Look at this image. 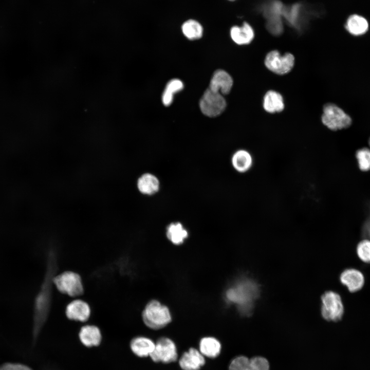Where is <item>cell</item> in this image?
<instances>
[{
    "mask_svg": "<svg viewBox=\"0 0 370 370\" xmlns=\"http://www.w3.org/2000/svg\"><path fill=\"white\" fill-rule=\"evenodd\" d=\"M58 270L56 251L50 249L46 258V270L40 288L34 298L32 315V339L38 340L51 309L53 278Z\"/></svg>",
    "mask_w": 370,
    "mask_h": 370,
    "instance_id": "6da1fadb",
    "label": "cell"
},
{
    "mask_svg": "<svg viewBox=\"0 0 370 370\" xmlns=\"http://www.w3.org/2000/svg\"><path fill=\"white\" fill-rule=\"evenodd\" d=\"M142 318L145 325L153 329L163 328L172 321L169 308L156 300H152L146 305Z\"/></svg>",
    "mask_w": 370,
    "mask_h": 370,
    "instance_id": "7a4b0ae2",
    "label": "cell"
},
{
    "mask_svg": "<svg viewBox=\"0 0 370 370\" xmlns=\"http://www.w3.org/2000/svg\"><path fill=\"white\" fill-rule=\"evenodd\" d=\"M255 293L253 285L249 282L240 281L227 290L226 298L228 302L236 304L244 311L251 307Z\"/></svg>",
    "mask_w": 370,
    "mask_h": 370,
    "instance_id": "3957f363",
    "label": "cell"
},
{
    "mask_svg": "<svg viewBox=\"0 0 370 370\" xmlns=\"http://www.w3.org/2000/svg\"><path fill=\"white\" fill-rule=\"evenodd\" d=\"M53 284L58 291L70 297L82 295L84 287L80 275L73 271H67L55 275Z\"/></svg>",
    "mask_w": 370,
    "mask_h": 370,
    "instance_id": "277c9868",
    "label": "cell"
},
{
    "mask_svg": "<svg viewBox=\"0 0 370 370\" xmlns=\"http://www.w3.org/2000/svg\"><path fill=\"white\" fill-rule=\"evenodd\" d=\"M323 123L329 129L337 131L348 127L351 119L343 110L332 103H327L323 108Z\"/></svg>",
    "mask_w": 370,
    "mask_h": 370,
    "instance_id": "5b68a950",
    "label": "cell"
},
{
    "mask_svg": "<svg viewBox=\"0 0 370 370\" xmlns=\"http://www.w3.org/2000/svg\"><path fill=\"white\" fill-rule=\"evenodd\" d=\"M321 314L328 321L337 322L341 320L344 312L341 296L337 292L328 291L321 297Z\"/></svg>",
    "mask_w": 370,
    "mask_h": 370,
    "instance_id": "8992f818",
    "label": "cell"
},
{
    "mask_svg": "<svg viewBox=\"0 0 370 370\" xmlns=\"http://www.w3.org/2000/svg\"><path fill=\"white\" fill-rule=\"evenodd\" d=\"M284 8L280 1L274 0L266 4L262 8L267 29L274 35H279L283 31L282 17Z\"/></svg>",
    "mask_w": 370,
    "mask_h": 370,
    "instance_id": "52a82bcc",
    "label": "cell"
},
{
    "mask_svg": "<svg viewBox=\"0 0 370 370\" xmlns=\"http://www.w3.org/2000/svg\"><path fill=\"white\" fill-rule=\"evenodd\" d=\"M199 107L205 115L214 117L219 115L225 110L226 102L222 94L208 88L200 99Z\"/></svg>",
    "mask_w": 370,
    "mask_h": 370,
    "instance_id": "ba28073f",
    "label": "cell"
},
{
    "mask_svg": "<svg viewBox=\"0 0 370 370\" xmlns=\"http://www.w3.org/2000/svg\"><path fill=\"white\" fill-rule=\"evenodd\" d=\"M294 57L290 53L281 55L276 50L269 52L266 56L265 64L266 67L273 72L278 75H284L289 72L293 68Z\"/></svg>",
    "mask_w": 370,
    "mask_h": 370,
    "instance_id": "9c48e42d",
    "label": "cell"
},
{
    "mask_svg": "<svg viewBox=\"0 0 370 370\" xmlns=\"http://www.w3.org/2000/svg\"><path fill=\"white\" fill-rule=\"evenodd\" d=\"M150 357L155 362L169 363L174 362L177 358L176 345L168 338H161L155 344L154 349Z\"/></svg>",
    "mask_w": 370,
    "mask_h": 370,
    "instance_id": "30bf717a",
    "label": "cell"
},
{
    "mask_svg": "<svg viewBox=\"0 0 370 370\" xmlns=\"http://www.w3.org/2000/svg\"><path fill=\"white\" fill-rule=\"evenodd\" d=\"M340 281L350 292L359 291L365 283V279L362 273L355 268L345 269L340 275Z\"/></svg>",
    "mask_w": 370,
    "mask_h": 370,
    "instance_id": "8fae6325",
    "label": "cell"
},
{
    "mask_svg": "<svg viewBox=\"0 0 370 370\" xmlns=\"http://www.w3.org/2000/svg\"><path fill=\"white\" fill-rule=\"evenodd\" d=\"M90 308L85 301L76 299L70 302L66 307L65 313L70 320L85 322L90 316Z\"/></svg>",
    "mask_w": 370,
    "mask_h": 370,
    "instance_id": "7c38bea8",
    "label": "cell"
},
{
    "mask_svg": "<svg viewBox=\"0 0 370 370\" xmlns=\"http://www.w3.org/2000/svg\"><path fill=\"white\" fill-rule=\"evenodd\" d=\"M205 363V357L195 348L184 353L179 360V366L183 370H199Z\"/></svg>",
    "mask_w": 370,
    "mask_h": 370,
    "instance_id": "4fadbf2b",
    "label": "cell"
},
{
    "mask_svg": "<svg viewBox=\"0 0 370 370\" xmlns=\"http://www.w3.org/2000/svg\"><path fill=\"white\" fill-rule=\"evenodd\" d=\"M233 85L230 75L223 70H217L213 74L209 88L222 95L229 94Z\"/></svg>",
    "mask_w": 370,
    "mask_h": 370,
    "instance_id": "5bb4252c",
    "label": "cell"
},
{
    "mask_svg": "<svg viewBox=\"0 0 370 370\" xmlns=\"http://www.w3.org/2000/svg\"><path fill=\"white\" fill-rule=\"evenodd\" d=\"M79 337L81 342L88 347L97 346L102 341L100 329L94 325L82 326L79 331Z\"/></svg>",
    "mask_w": 370,
    "mask_h": 370,
    "instance_id": "9a60e30c",
    "label": "cell"
},
{
    "mask_svg": "<svg viewBox=\"0 0 370 370\" xmlns=\"http://www.w3.org/2000/svg\"><path fill=\"white\" fill-rule=\"evenodd\" d=\"M233 168L238 172L244 173L252 167L253 159L251 154L247 150L240 149L234 153L231 158Z\"/></svg>",
    "mask_w": 370,
    "mask_h": 370,
    "instance_id": "2e32d148",
    "label": "cell"
},
{
    "mask_svg": "<svg viewBox=\"0 0 370 370\" xmlns=\"http://www.w3.org/2000/svg\"><path fill=\"white\" fill-rule=\"evenodd\" d=\"M230 35L236 44L246 45L249 44L253 39L254 32L249 24L244 22L242 26H233L230 29Z\"/></svg>",
    "mask_w": 370,
    "mask_h": 370,
    "instance_id": "e0dca14e",
    "label": "cell"
},
{
    "mask_svg": "<svg viewBox=\"0 0 370 370\" xmlns=\"http://www.w3.org/2000/svg\"><path fill=\"white\" fill-rule=\"evenodd\" d=\"M155 346V344L151 339L142 336L133 338L130 343L132 351L139 357L150 356Z\"/></svg>",
    "mask_w": 370,
    "mask_h": 370,
    "instance_id": "ac0fdd59",
    "label": "cell"
},
{
    "mask_svg": "<svg viewBox=\"0 0 370 370\" xmlns=\"http://www.w3.org/2000/svg\"><path fill=\"white\" fill-rule=\"evenodd\" d=\"M369 24L363 16L354 14L350 15L346 20L345 29L351 34L360 36L365 34L368 30Z\"/></svg>",
    "mask_w": 370,
    "mask_h": 370,
    "instance_id": "d6986e66",
    "label": "cell"
},
{
    "mask_svg": "<svg viewBox=\"0 0 370 370\" xmlns=\"http://www.w3.org/2000/svg\"><path fill=\"white\" fill-rule=\"evenodd\" d=\"M137 188L142 194L151 195L157 192L159 189L158 179L153 174L145 173L137 180Z\"/></svg>",
    "mask_w": 370,
    "mask_h": 370,
    "instance_id": "ffe728a7",
    "label": "cell"
},
{
    "mask_svg": "<svg viewBox=\"0 0 370 370\" xmlns=\"http://www.w3.org/2000/svg\"><path fill=\"white\" fill-rule=\"evenodd\" d=\"M221 344L216 338L212 337L202 338L199 342V351L204 356L215 358L220 354Z\"/></svg>",
    "mask_w": 370,
    "mask_h": 370,
    "instance_id": "44dd1931",
    "label": "cell"
},
{
    "mask_svg": "<svg viewBox=\"0 0 370 370\" xmlns=\"http://www.w3.org/2000/svg\"><path fill=\"white\" fill-rule=\"evenodd\" d=\"M263 106L265 110L268 113L280 112L284 108L283 98L279 92L269 90L264 96Z\"/></svg>",
    "mask_w": 370,
    "mask_h": 370,
    "instance_id": "7402d4cb",
    "label": "cell"
},
{
    "mask_svg": "<svg viewBox=\"0 0 370 370\" xmlns=\"http://www.w3.org/2000/svg\"><path fill=\"white\" fill-rule=\"evenodd\" d=\"M166 235L173 244L180 245L188 237V232L181 223L176 222L171 223L168 226Z\"/></svg>",
    "mask_w": 370,
    "mask_h": 370,
    "instance_id": "603a6c76",
    "label": "cell"
},
{
    "mask_svg": "<svg viewBox=\"0 0 370 370\" xmlns=\"http://www.w3.org/2000/svg\"><path fill=\"white\" fill-rule=\"evenodd\" d=\"M181 29L184 36L191 40H197L202 35L203 28L201 25L194 20H189L182 25Z\"/></svg>",
    "mask_w": 370,
    "mask_h": 370,
    "instance_id": "cb8c5ba5",
    "label": "cell"
},
{
    "mask_svg": "<svg viewBox=\"0 0 370 370\" xmlns=\"http://www.w3.org/2000/svg\"><path fill=\"white\" fill-rule=\"evenodd\" d=\"M183 88V84L181 80L174 79L170 81L162 96L163 104L166 106H169L172 103L174 94L181 90Z\"/></svg>",
    "mask_w": 370,
    "mask_h": 370,
    "instance_id": "d4e9b609",
    "label": "cell"
},
{
    "mask_svg": "<svg viewBox=\"0 0 370 370\" xmlns=\"http://www.w3.org/2000/svg\"><path fill=\"white\" fill-rule=\"evenodd\" d=\"M356 252L362 262L370 264V240L365 239L360 242L357 246Z\"/></svg>",
    "mask_w": 370,
    "mask_h": 370,
    "instance_id": "484cf974",
    "label": "cell"
},
{
    "mask_svg": "<svg viewBox=\"0 0 370 370\" xmlns=\"http://www.w3.org/2000/svg\"><path fill=\"white\" fill-rule=\"evenodd\" d=\"M359 169L362 171L370 170V150L363 148L359 150L356 153Z\"/></svg>",
    "mask_w": 370,
    "mask_h": 370,
    "instance_id": "4316f807",
    "label": "cell"
},
{
    "mask_svg": "<svg viewBox=\"0 0 370 370\" xmlns=\"http://www.w3.org/2000/svg\"><path fill=\"white\" fill-rule=\"evenodd\" d=\"M229 370H253L250 359L243 356H238L231 362Z\"/></svg>",
    "mask_w": 370,
    "mask_h": 370,
    "instance_id": "83f0119b",
    "label": "cell"
},
{
    "mask_svg": "<svg viewBox=\"0 0 370 370\" xmlns=\"http://www.w3.org/2000/svg\"><path fill=\"white\" fill-rule=\"evenodd\" d=\"M250 361L253 370H269V362L263 357H254Z\"/></svg>",
    "mask_w": 370,
    "mask_h": 370,
    "instance_id": "f1b7e54d",
    "label": "cell"
},
{
    "mask_svg": "<svg viewBox=\"0 0 370 370\" xmlns=\"http://www.w3.org/2000/svg\"><path fill=\"white\" fill-rule=\"evenodd\" d=\"M21 363L7 362L0 366V370H20Z\"/></svg>",
    "mask_w": 370,
    "mask_h": 370,
    "instance_id": "f546056e",
    "label": "cell"
},
{
    "mask_svg": "<svg viewBox=\"0 0 370 370\" xmlns=\"http://www.w3.org/2000/svg\"><path fill=\"white\" fill-rule=\"evenodd\" d=\"M362 236L370 240V216L363 227Z\"/></svg>",
    "mask_w": 370,
    "mask_h": 370,
    "instance_id": "4dcf8cb0",
    "label": "cell"
},
{
    "mask_svg": "<svg viewBox=\"0 0 370 370\" xmlns=\"http://www.w3.org/2000/svg\"><path fill=\"white\" fill-rule=\"evenodd\" d=\"M229 1H235V0H229Z\"/></svg>",
    "mask_w": 370,
    "mask_h": 370,
    "instance_id": "1f68e13d",
    "label": "cell"
},
{
    "mask_svg": "<svg viewBox=\"0 0 370 370\" xmlns=\"http://www.w3.org/2000/svg\"><path fill=\"white\" fill-rule=\"evenodd\" d=\"M369 145H370V139H369Z\"/></svg>",
    "mask_w": 370,
    "mask_h": 370,
    "instance_id": "d6a6232c",
    "label": "cell"
}]
</instances>
